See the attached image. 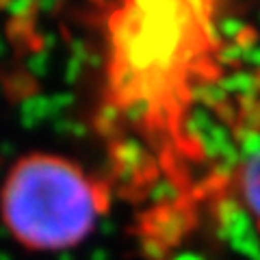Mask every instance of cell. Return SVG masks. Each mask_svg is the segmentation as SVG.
<instances>
[{"mask_svg": "<svg viewBox=\"0 0 260 260\" xmlns=\"http://www.w3.org/2000/svg\"><path fill=\"white\" fill-rule=\"evenodd\" d=\"M215 0H121L111 22V85L121 104L176 115L208 76Z\"/></svg>", "mask_w": 260, "mask_h": 260, "instance_id": "1", "label": "cell"}, {"mask_svg": "<svg viewBox=\"0 0 260 260\" xmlns=\"http://www.w3.org/2000/svg\"><path fill=\"white\" fill-rule=\"evenodd\" d=\"M107 210V193L83 167L54 154H30L0 186L3 223L20 245L61 251L83 243Z\"/></svg>", "mask_w": 260, "mask_h": 260, "instance_id": "2", "label": "cell"}, {"mask_svg": "<svg viewBox=\"0 0 260 260\" xmlns=\"http://www.w3.org/2000/svg\"><path fill=\"white\" fill-rule=\"evenodd\" d=\"M234 191L245 215L260 234V145L239 162L234 174Z\"/></svg>", "mask_w": 260, "mask_h": 260, "instance_id": "3", "label": "cell"}]
</instances>
